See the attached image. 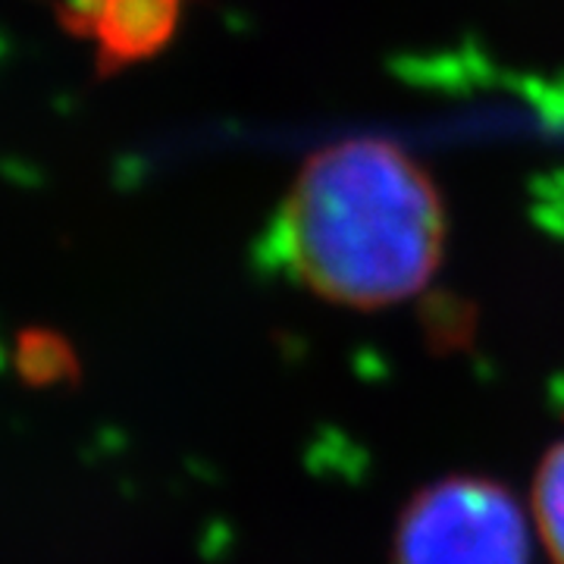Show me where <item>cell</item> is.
<instances>
[{
  "instance_id": "cell-2",
  "label": "cell",
  "mask_w": 564,
  "mask_h": 564,
  "mask_svg": "<svg viewBox=\"0 0 564 564\" xmlns=\"http://www.w3.org/2000/svg\"><path fill=\"white\" fill-rule=\"evenodd\" d=\"M395 564H530L521 505L484 477H445L404 505Z\"/></svg>"
},
{
  "instance_id": "cell-3",
  "label": "cell",
  "mask_w": 564,
  "mask_h": 564,
  "mask_svg": "<svg viewBox=\"0 0 564 564\" xmlns=\"http://www.w3.org/2000/svg\"><path fill=\"white\" fill-rule=\"evenodd\" d=\"M188 0H107L95 32V82L154 61L180 32Z\"/></svg>"
},
{
  "instance_id": "cell-1",
  "label": "cell",
  "mask_w": 564,
  "mask_h": 564,
  "mask_svg": "<svg viewBox=\"0 0 564 564\" xmlns=\"http://www.w3.org/2000/svg\"><path fill=\"white\" fill-rule=\"evenodd\" d=\"M276 245L314 295L358 311L389 307L426 289L443 263V195L395 141H333L302 163Z\"/></svg>"
},
{
  "instance_id": "cell-4",
  "label": "cell",
  "mask_w": 564,
  "mask_h": 564,
  "mask_svg": "<svg viewBox=\"0 0 564 564\" xmlns=\"http://www.w3.org/2000/svg\"><path fill=\"white\" fill-rule=\"evenodd\" d=\"M533 518L552 562L564 564V440L545 452L533 480Z\"/></svg>"
},
{
  "instance_id": "cell-5",
  "label": "cell",
  "mask_w": 564,
  "mask_h": 564,
  "mask_svg": "<svg viewBox=\"0 0 564 564\" xmlns=\"http://www.w3.org/2000/svg\"><path fill=\"white\" fill-rule=\"evenodd\" d=\"M104 3L107 0H54L51 13L69 39L95 41L98 22H101Z\"/></svg>"
}]
</instances>
